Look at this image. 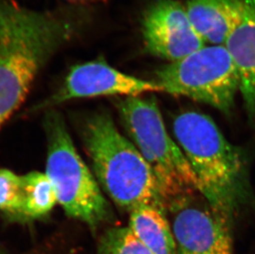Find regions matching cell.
Masks as SVG:
<instances>
[{
	"mask_svg": "<svg viewBox=\"0 0 255 254\" xmlns=\"http://www.w3.org/2000/svg\"><path fill=\"white\" fill-rule=\"evenodd\" d=\"M173 134L212 211L233 225L251 196L248 168L241 149L227 140L208 116L188 111L173 121Z\"/></svg>",
	"mask_w": 255,
	"mask_h": 254,
	"instance_id": "1",
	"label": "cell"
},
{
	"mask_svg": "<svg viewBox=\"0 0 255 254\" xmlns=\"http://www.w3.org/2000/svg\"><path fill=\"white\" fill-rule=\"evenodd\" d=\"M81 136L97 180L117 206L130 212L143 205L166 211L151 168L108 113L87 117Z\"/></svg>",
	"mask_w": 255,
	"mask_h": 254,
	"instance_id": "2",
	"label": "cell"
},
{
	"mask_svg": "<svg viewBox=\"0 0 255 254\" xmlns=\"http://www.w3.org/2000/svg\"><path fill=\"white\" fill-rule=\"evenodd\" d=\"M117 108L133 144L154 173L165 210L200 193L193 168L169 136L155 101L126 97L118 99Z\"/></svg>",
	"mask_w": 255,
	"mask_h": 254,
	"instance_id": "3",
	"label": "cell"
},
{
	"mask_svg": "<svg viewBox=\"0 0 255 254\" xmlns=\"http://www.w3.org/2000/svg\"><path fill=\"white\" fill-rule=\"evenodd\" d=\"M45 122L48 141L46 174L57 202L67 216L92 230L110 222L114 218L111 206L75 149L62 118L51 112Z\"/></svg>",
	"mask_w": 255,
	"mask_h": 254,
	"instance_id": "4",
	"label": "cell"
},
{
	"mask_svg": "<svg viewBox=\"0 0 255 254\" xmlns=\"http://www.w3.org/2000/svg\"><path fill=\"white\" fill-rule=\"evenodd\" d=\"M161 91L187 97L231 113L239 93V74L226 46H203L181 60L169 62L155 73Z\"/></svg>",
	"mask_w": 255,
	"mask_h": 254,
	"instance_id": "5",
	"label": "cell"
},
{
	"mask_svg": "<svg viewBox=\"0 0 255 254\" xmlns=\"http://www.w3.org/2000/svg\"><path fill=\"white\" fill-rule=\"evenodd\" d=\"M140 32L145 51L169 62L206 46L178 0H153L142 13Z\"/></svg>",
	"mask_w": 255,
	"mask_h": 254,
	"instance_id": "6",
	"label": "cell"
},
{
	"mask_svg": "<svg viewBox=\"0 0 255 254\" xmlns=\"http://www.w3.org/2000/svg\"><path fill=\"white\" fill-rule=\"evenodd\" d=\"M177 254H235L232 226L195 196L172 206Z\"/></svg>",
	"mask_w": 255,
	"mask_h": 254,
	"instance_id": "7",
	"label": "cell"
},
{
	"mask_svg": "<svg viewBox=\"0 0 255 254\" xmlns=\"http://www.w3.org/2000/svg\"><path fill=\"white\" fill-rule=\"evenodd\" d=\"M154 82L146 81L121 72L103 58L78 64L68 73L65 81L40 108H48L77 99L101 96L138 97L160 92Z\"/></svg>",
	"mask_w": 255,
	"mask_h": 254,
	"instance_id": "8",
	"label": "cell"
},
{
	"mask_svg": "<svg viewBox=\"0 0 255 254\" xmlns=\"http://www.w3.org/2000/svg\"><path fill=\"white\" fill-rule=\"evenodd\" d=\"M185 7L205 43L226 46L243 19L246 0H188Z\"/></svg>",
	"mask_w": 255,
	"mask_h": 254,
	"instance_id": "9",
	"label": "cell"
},
{
	"mask_svg": "<svg viewBox=\"0 0 255 254\" xmlns=\"http://www.w3.org/2000/svg\"><path fill=\"white\" fill-rule=\"evenodd\" d=\"M238 70L239 93L255 128V0H246L241 24L226 44Z\"/></svg>",
	"mask_w": 255,
	"mask_h": 254,
	"instance_id": "10",
	"label": "cell"
},
{
	"mask_svg": "<svg viewBox=\"0 0 255 254\" xmlns=\"http://www.w3.org/2000/svg\"><path fill=\"white\" fill-rule=\"evenodd\" d=\"M130 213L128 227L152 254H177L172 227L164 209L143 205Z\"/></svg>",
	"mask_w": 255,
	"mask_h": 254,
	"instance_id": "11",
	"label": "cell"
},
{
	"mask_svg": "<svg viewBox=\"0 0 255 254\" xmlns=\"http://www.w3.org/2000/svg\"><path fill=\"white\" fill-rule=\"evenodd\" d=\"M22 221H34L48 215L58 202L53 186L46 173L31 172L22 175Z\"/></svg>",
	"mask_w": 255,
	"mask_h": 254,
	"instance_id": "12",
	"label": "cell"
},
{
	"mask_svg": "<svg viewBox=\"0 0 255 254\" xmlns=\"http://www.w3.org/2000/svg\"><path fill=\"white\" fill-rule=\"evenodd\" d=\"M23 181L8 169H0V211L7 218L22 221Z\"/></svg>",
	"mask_w": 255,
	"mask_h": 254,
	"instance_id": "13",
	"label": "cell"
},
{
	"mask_svg": "<svg viewBox=\"0 0 255 254\" xmlns=\"http://www.w3.org/2000/svg\"><path fill=\"white\" fill-rule=\"evenodd\" d=\"M96 254H153L129 227L109 229L102 235Z\"/></svg>",
	"mask_w": 255,
	"mask_h": 254,
	"instance_id": "14",
	"label": "cell"
},
{
	"mask_svg": "<svg viewBox=\"0 0 255 254\" xmlns=\"http://www.w3.org/2000/svg\"><path fill=\"white\" fill-rule=\"evenodd\" d=\"M72 3L78 4L79 6L81 5L92 4V3H98V2H104L106 0H68Z\"/></svg>",
	"mask_w": 255,
	"mask_h": 254,
	"instance_id": "15",
	"label": "cell"
}]
</instances>
